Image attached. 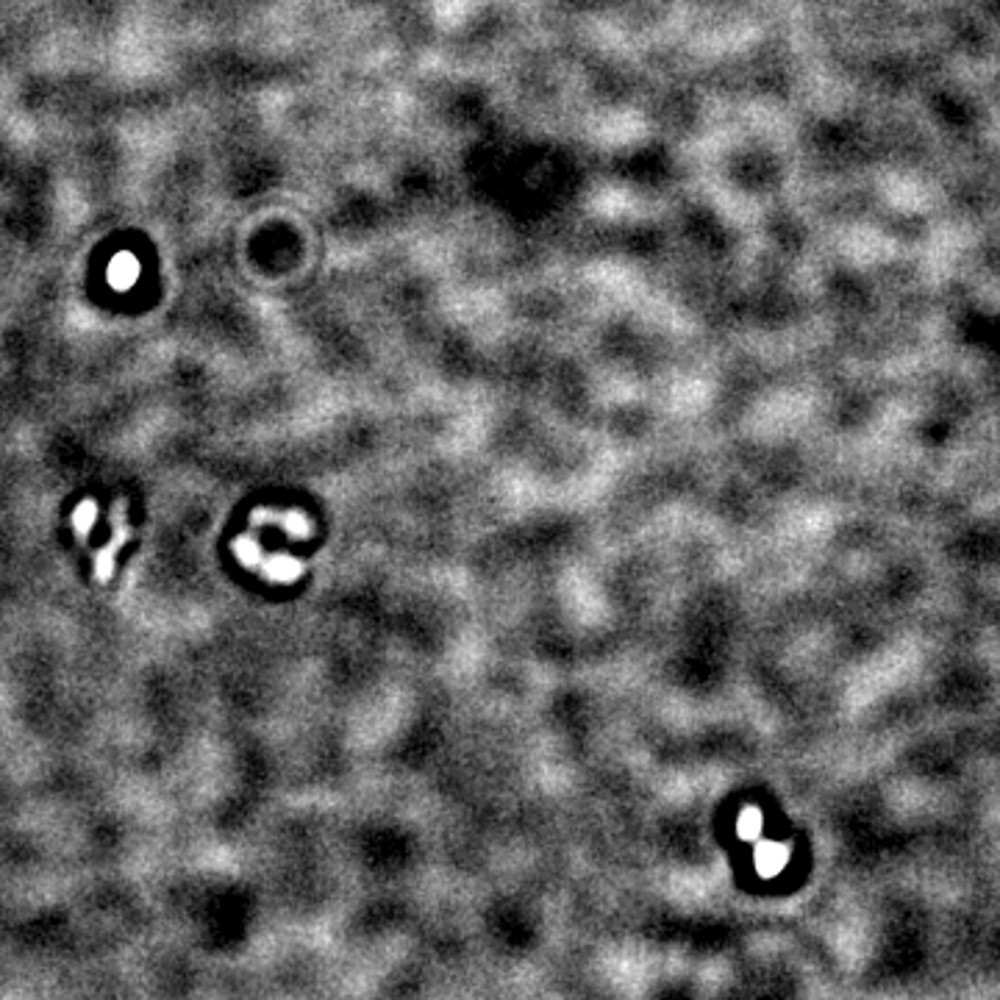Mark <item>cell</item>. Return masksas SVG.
Returning <instances> with one entry per match:
<instances>
[{
  "label": "cell",
  "instance_id": "cell-1",
  "mask_svg": "<svg viewBox=\"0 0 1000 1000\" xmlns=\"http://www.w3.org/2000/svg\"><path fill=\"white\" fill-rule=\"evenodd\" d=\"M137 279H140V262H137V256H131V253H118V256L112 259V267H109V281H112L118 290H131V286L137 284Z\"/></svg>",
  "mask_w": 1000,
  "mask_h": 1000
}]
</instances>
